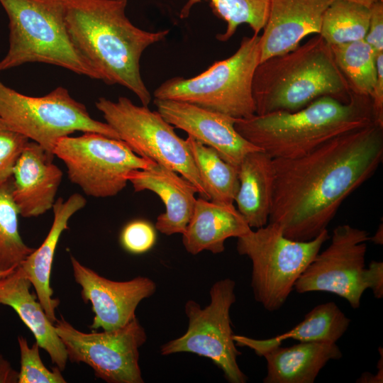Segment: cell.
Masks as SVG:
<instances>
[{"mask_svg":"<svg viewBox=\"0 0 383 383\" xmlns=\"http://www.w3.org/2000/svg\"><path fill=\"white\" fill-rule=\"evenodd\" d=\"M383 159V126L373 122L308 153L272 159L268 223L298 241L316 238L342 203L376 172Z\"/></svg>","mask_w":383,"mask_h":383,"instance_id":"obj_1","label":"cell"},{"mask_svg":"<svg viewBox=\"0 0 383 383\" xmlns=\"http://www.w3.org/2000/svg\"><path fill=\"white\" fill-rule=\"evenodd\" d=\"M64 1L70 36L98 79L126 87L148 106L152 96L140 74V58L169 30L152 32L135 26L126 15L128 0Z\"/></svg>","mask_w":383,"mask_h":383,"instance_id":"obj_2","label":"cell"},{"mask_svg":"<svg viewBox=\"0 0 383 383\" xmlns=\"http://www.w3.org/2000/svg\"><path fill=\"white\" fill-rule=\"evenodd\" d=\"M373 122L371 98L353 92L347 102L321 96L299 111L255 114L236 119L234 126L248 141L279 159L301 156Z\"/></svg>","mask_w":383,"mask_h":383,"instance_id":"obj_3","label":"cell"},{"mask_svg":"<svg viewBox=\"0 0 383 383\" xmlns=\"http://www.w3.org/2000/svg\"><path fill=\"white\" fill-rule=\"evenodd\" d=\"M352 93L331 46L318 34L260 62L252 80L256 115L296 111L321 96L347 102Z\"/></svg>","mask_w":383,"mask_h":383,"instance_id":"obj_4","label":"cell"},{"mask_svg":"<svg viewBox=\"0 0 383 383\" xmlns=\"http://www.w3.org/2000/svg\"><path fill=\"white\" fill-rule=\"evenodd\" d=\"M9 18V46L0 72L29 62L61 67L98 79L67 30L64 0H0Z\"/></svg>","mask_w":383,"mask_h":383,"instance_id":"obj_5","label":"cell"},{"mask_svg":"<svg viewBox=\"0 0 383 383\" xmlns=\"http://www.w3.org/2000/svg\"><path fill=\"white\" fill-rule=\"evenodd\" d=\"M260 62V35L243 38L231 57L212 64L192 78L172 77L154 91L157 99L188 103L201 109L247 118L255 114L252 96L255 71Z\"/></svg>","mask_w":383,"mask_h":383,"instance_id":"obj_6","label":"cell"},{"mask_svg":"<svg viewBox=\"0 0 383 383\" xmlns=\"http://www.w3.org/2000/svg\"><path fill=\"white\" fill-rule=\"evenodd\" d=\"M329 238L326 229L311 240H294L271 223L238 238V254L252 262L251 287L255 301L269 311L279 309Z\"/></svg>","mask_w":383,"mask_h":383,"instance_id":"obj_7","label":"cell"},{"mask_svg":"<svg viewBox=\"0 0 383 383\" xmlns=\"http://www.w3.org/2000/svg\"><path fill=\"white\" fill-rule=\"evenodd\" d=\"M0 118L53 156L57 142L77 131L119 139L111 127L94 119L86 106L62 87L42 96H30L7 87L0 79Z\"/></svg>","mask_w":383,"mask_h":383,"instance_id":"obj_8","label":"cell"},{"mask_svg":"<svg viewBox=\"0 0 383 383\" xmlns=\"http://www.w3.org/2000/svg\"><path fill=\"white\" fill-rule=\"evenodd\" d=\"M95 105L135 154L177 172L196 187L200 197L209 200L186 140L157 111L135 105L125 96L116 101L101 97Z\"/></svg>","mask_w":383,"mask_h":383,"instance_id":"obj_9","label":"cell"},{"mask_svg":"<svg viewBox=\"0 0 383 383\" xmlns=\"http://www.w3.org/2000/svg\"><path fill=\"white\" fill-rule=\"evenodd\" d=\"M53 155L64 162L70 181L95 198L117 195L131 172L155 163L135 154L122 140L94 132L60 138Z\"/></svg>","mask_w":383,"mask_h":383,"instance_id":"obj_10","label":"cell"},{"mask_svg":"<svg viewBox=\"0 0 383 383\" xmlns=\"http://www.w3.org/2000/svg\"><path fill=\"white\" fill-rule=\"evenodd\" d=\"M235 282L231 278L216 282L210 289L211 301L204 308L194 300L184 306L188 328L182 336L160 348L162 355L191 353L209 358L231 383H245L247 377L240 369L231 328L230 310L235 301Z\"/></svg>","mask_w":383,"mask_h":383,"instance_id":"obj_11","label":"cell"},{"mask_svg":"<svg viewBox=\"0 0 383 383\" xmlns=\"http://www.w3.org/2000/svg\"><path fill=\"white\" fill-rule=\"evenodd\" d=\"M72 362L84 363L109 383L144 382L139 365V348L147 335L137 318L112 331L84 333L62 316L54 323Z\"/></svg>","mask_w":383,"mask_h":383,"instance_id":"obj_12","label":"cell"},{"mask_svg":"<svg viewBox=\"0 0 383 383\" xmlns=\"http://www.w3.org/2000/svg\"><path fill=\"white\" fill-rule=\"evenodd\" d=\"M369 233L348 224L333 231L331 244L318 252L294 284L300 294L326 292L338 295L357 309L367 289L365 255Z\"/></svg>","mask_w":383,"mask_h":383,"instance_id":"obj_13","label":"cell"},{"mask_svg":"<svg viewBox=\"0 0 383 383\" xmlns=\"http://www.w3.org/2000/svg\"><path fill=\"white\" fill-rule=\"evenodd\" d=\"M75 282L80 285L84 302L91 304L94 313L90 328L112 331L135 318L140 302L153 295L156 284L146 277L118 282L101 277L70 255Z\"/></svg>","mask_w":383,"mask_h":383,"instance_id":"obj_14","label":"cell"},{"mask_svg":"<svg viewBox=\"0 0 383 383\" xmlns=\"http://www.w3.org/2000/svg\"><path fill=\"white\" fill-rule=\"evenodd\" d=\"M154 104L167 122L212 148L236 167L246 154L261 150L238 133L236 118L182 101L155 99Z\"/></svg>","mask_w":383,"mask_h":383,"instance_id":"obj_15","label":"cell"},{"mask_svg":"<svg viewBox=\"0 0 383 383\" xmlns=\"http://www.w3.org/2000/svg\"><path fill=\"white\" fill-rule=\"evenodd\" d=\"M53 157L31 140L18 157L11 192L21 216L37 217L52 209L63 175Z\"/></svg>","mask_w":383,"mask_h":383,"instance_id":"obj_16","label":"cell"},{"mask_svg":"<svg viewBox=\"0 0 383 383\" xmlns=\"http://www.w3.org/2000/svg\"><path fill=\"white\" fill-rule=\"evenodd\" d=\"M333 0H270L260 35V62L290 52L311 34H319L323 13Z\"/></svg>","mask_w":383,"mask_h":383,"instance_id":"obj_17","label":"cell"},{"mask_svg":"<svg viewBox=\"0 0 383 383\" xmlns=\"http://www.w3.org/2000/svg\"><path fill=\"white\" fill-rule=\"evenodd\" d=\"M128 181L135 192L151 191L164 202L165 212L157 216L155 225L158 231L167 235L184 233L196 201L197 190L189 180L155 162L147 169L131 172Z\"/></svg>","mask_w":383,"mask_h":383,"instance_id":"obj_18","label":"cell"},{"mask_svg":"<svg viewBox=\"0 0 383 383\" xmlns=\"http://www.w3.org/2000/svg\"><path fill=\"white\" fill-rule=\"evenodd\" d=\"M86 204L85 198L78 193L72 194L66 200L62 197L57 199L52 209V223L46 238L16 268L33 286L38 300L52 323L57 319L55 309L60 304L59 299L52 297L53 292L50 284L55 250L62 232L68 227L70 219Z\"/></svg>","mask_w":383,"mask_h":383,"instance_id":"obj_19","label":"cell"},{"mask_svg":"<svg viewBox=\"0 0 383 383\" xmlns=\"http://www.w3.org/2000/svg\"><path fill=\"white\" fill-rule=\"evenodd\" d=\"M251 229L233 204L216 203L200 197L196 199L182 234V243L186 251L193 255L204 250L218 254L224 251L228 238H238Z\"/></svg>","mask_w":383,"mask_h":383,"instance_id":"obj_20","label":"cell"},{"mask_svg":"<svg viewBox=\"0 0 383 383\" xmlns=\"http://www.w3.org/2000/svg\"><path fill=\"white\" fill-rule=\"evenodd\" d=\"M31 285L16 269L0 283V304L11 307L17 313L40 348L48 353L52 362L62 371L68 360L65 347L40 301L30 292Z\"/></svg>","mask_w":383,"mask_h":383,"instance_id":"obj_21","label":"cell"},{"mask_svg":"<svg viewBox=\"0 0 383 383\" xmlns=\"http://www.w3.org/2000/svg\"><path fill=\"white\" fill-rule=\"evenodd\" d=\"M336 343L300 342L271 348L261 355L267 362L264 383H313L324 366L342 357Z\"/></svg>","mask_w":383,"mask_h":383,"instance_id":"obj_22","label":"cell"},{"mask_svg":"<svg viewBox=\"0 0 383 383\" xmlns=\"http://www.w3.org/2000/svg\"><path fill=\"white\" fill-rule=\"evenodd\" d=\"M239 189L237 209L252 228L267 224L271 209L274 167L272 158L263 150L245 155L238 167Z\"/></svg>","mask_w":383,"mask_h":383,"instance_id":"obj_23","label":"cell"},{"mask_svg":"<svg viewBox=\"0 0 383 383\" xmlns=\"http://www.w3.org/2000/svg\"><path fill=\"white\" fill-rule=\"evenodd\" d=\"M350 323L345 313L333 301L316 306L307 313L303 321L291 330L268 339H255L233 335L240 347H248L261 356L265 351L281 345L287 339L299 342L336 343L346 332Z\"/></svg>","mask_w":383,"mask_h":383,"instance_id":"obj_24","label":"cell"},{"mask_svg":"<svg viewBox=\"0 0 383 383\" xmlns=\"http://www.w3.org/2000/svg\"><path fill=\"white\" fill-rule=\"evenodd\" d=\"M185 140L209 200L233 204L239 189L238 167L226 162L214 149L194 138L188 135Z\"/></svg>","mask_w":383,"mask_h":383,"instance_id":"obj_25","label":"cell"},{"mask_svg":"<svg viewBox=\"0 0 383 383\" xmlns=\"http://www.w3.org/2000/svg\"><path fill=\"white\" fill-rule=\"evenodd\" d=\"M370 11L367 6L349 0H333L322 18L320 35L329 45L363 40Z\"/></svg>","mask_w":383,"mask_h":383,"instance_id":"obj_26","label":"cell"},{"mask_svg":"<svg viewBox=\"0 0 383 383\" xmlns=\"http://www.w3.org/2000/svg\"><path fill=\"white\" fill-rule=\"evenodd\" d=\"M330 46L350 90L370 97L377 76L376 52L373 48L364 39Z\"/></svg>","mask_w":383,"mask_h":383,"instance_id":"obj_27","label":"cell"},{"mask_svg":"<svg viewBox=\"0 0 383 383\" xmlns=\"http://www.w3.org/2000/svg\"><path fill=\"white\" fill-rule=\"evenodd\" d=\"M201 0H188L180 12L181 18L188 16L192 7ZM215 14L227 23L224 33L217 35L221 41H227L243 23L255 34L264 28L270 10V0H209Z\"/></svg>","mask_w":383,"mask_h":383,"instance_id":"obj_28","label":"cell"},{"mask_svg":"<svg viewBox=\"0 0 383 383\" xmlns=\"http://www.w3.org/2000/svg\"><path fill=\"white\" fill-rule=\"evenodd\" d=\"M11 179L0 184V270L13 271L35 250L22 240Z\"/></svg>","mask_w":383,"mask_h":383,"instance_id":"obj_29","label":"cell"},{"mask_svg":"<svg viewBox=\"0 0 383 383\" xmlns=\"http://www.w3.org/2000/svg\"><path fill=\"white\" fill-rule=\"evenodd\" d=\"M21 356V369L18 383H65L66 380L57 367L48 370L41 360L39 345L35 342L30 347L27 340L18 336Z\"/></svg>","mask_w":383,"mask_h":383,"instance_id":"obj_30","label":"cell"},{"mask_svg":"<svg viewBox=\"0 0 383 383\" xmlns=\"http://www.w3.org/2000/svg\"><path fill=\"white\" fill-rule=\"evenodd\" d=\"M29 141L0 118V184L12 178L14 166Z\"/></svg>","mask_w":383,"mask_h":383,"instance_id":"obj_31","label":"cell"},{"mask_svg":"<svg viewBox=\"0 0 383 383\" xmlns=\"http://www.w3.org/2000/svg\"><path fill=\"white\" fill-rule=\"evenodd\" d=\"M155 228L148 221L133 220L128 223L120 235L121 246L132 254L149 251L156 242Z\"/></svg>","mask_w":383,"mask_h":383,"instance_id":"obj_32","label":"cell"},{"mask_svg":"<svg viewBox=\"0 0 383 383\" xmlns=\"http://www.w3.org/2000/svg\"><path fill=\"white\" fill-rule=\"evenodd\" d=\"M370 11L369 26L364 40L377 54L383 52V0L373 4Z\"/></svg>","mask_w":383,"mask_h":383,"instance_id":"obj_33","label":"cell"},{"mask_svg":"<svg viewBox=\"0 0 383 383\" xmlns=\"http://www.w3.org/2000/svg\"><path fill=\"white\" fill-rule=\"evenodd\" d=\"M377 76L370 96L374 122L383 126V52L376 54Z\"/></svg>","mask_w":383,"mask_h":383,"instance_id":"obj_34","label":"cell"},{"mask_svg":"<svg viewBox=\"0 0 383 383\" xmlns=\"http://www.w3.org/2000/svg\"><path fill=\"white\" fill-rule=\"evenodd\" d=\"M365 278L367 289L372 291L377 299L383 297V262L372 260L365 270Z\"/></svg>","mask_w":383,"mask_h":383,"instance_id":"obj_35","label":"cell"},{"mask_svg":"<svg viewBox=\"0 0 383 383\" xmlns=\"http://www.w3.org/2000/svg\"><path fill=\"white\" fill-rule=\"evenodd\" d=\"M18 382V372L14 370L10 362L0 354V383Z\"/></svg>","mask_w":383,"mask_h":383,"instance_id":"obj_36","label":"cell"},{"mask_svg":"<svg viewBox=\"0 0 383 383\" xmlns=\"http://www.w3.org/2000/svg\"><path fill=\"white\" fill-rule=\"evenodd\" d=\"M379 352L381 355V357L377 363L378 371L377 374L374 375L372 373L365 372L362 373L356 382L358 383H382L383 382V356L382 348H379Z\"/></svg>","mask_w":383,"mask_h":383,"instance_id":"obj_37","label":"cell"},{"mask_svg":"<svg viewBox=\"0 0 383 383\" xmlns=\"http://www.w3.org/2000/svg\"><path fill=\"white\" fill-rule=\"evenodd\" d=\"M370 240H372L374 244L382 245L383 243V227L381 223L376 231L374 236L370 237Z\"/></svg>","mask_w":383,"mask_h":383,"instance_id":"obj_38","label":"cell"},{"mask_svg":"<svg viewBox=\"0 0 383 383\" xmlns=\"http://www.w3.org/2000/svg\"><path fill=\"white\" fill-rule=\"evenodd\" d=\"M349 1H355L359 4H363L367 6L368 8H370L373 4H374L375 2L379 0H349Z\"/></svg>","mask_w":383,"mask_h":383,"instance_id":"obj_39","label":"cell"},{"mask_svg":"<svg viewBox=\"0 0 383 383\" xmlns=\"http://www.w3.org/2000/svg\"><path fill=\"white\" fill-rule=\"evenodd\" d=\"M13 271L6 272L0 270V283L4 278H6L9 274L13 272Z\"/></svg>","mask_w":383,"mask_h":383,"instance_id":"obj_40","label":"cell"}]
</instances>
